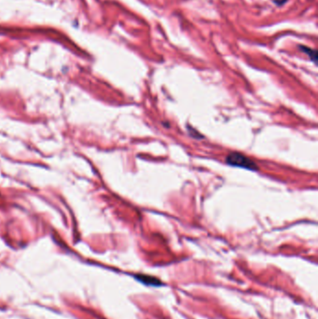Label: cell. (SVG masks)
<instances>
[{
  "label": "cell",
  "instance_id": "7a4b0ae2",
  "mask_svg": "<svg viewBox=\"0 0 318 319\" xmlns=\"http://www.w3.org/2000/svg\"><path fill=\"white\" fill-rule=\"evenodd\" d=\"M299 49L302 51V53H304L305 54H307L308 57L310 58V60H312L314 63H317L318 53H317V51L316 50L309 48V47L304 46V45H300Z\"/></svg>",
  "mask_w": 318,
  "mask_h": 319
},
{
  "label": "cell",
  "instance_id": "6da1fadb",
  "mask_svg": "<svg viewBox=\"0 0 318 319\" xmlns=\"http://www.w3.org/2000/svg\"><path fill=\"white\" fill-rule=\"evenodd\" d=\"M227 162L233 166H239V167L247 168L249 170H257L258 166L253 160L247 158V156L233 152L227 156Z\"/></svg>",
  "mask_w": 318,
  "mask_h": 319
},
{
  "label": "cell",
  "instance_id": "3957f363",
  "mask_svg": "<svg viewBox=\"0 0 318 319\" xmlns=\"http://www.w3.org/2000/svg\"><path fill=\"white\" fill-rule=\"evenodd\" d=\"M272 1H273V3L275 5H277L279 7L283 6L284 4H286V2H287V0H272Z\"/></svg>",
  "mask_w": 318,
  "mask_h": 319
}]
</instances>
